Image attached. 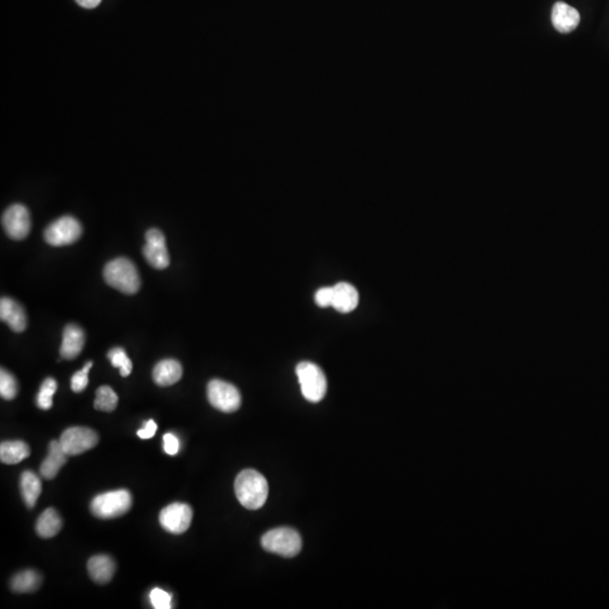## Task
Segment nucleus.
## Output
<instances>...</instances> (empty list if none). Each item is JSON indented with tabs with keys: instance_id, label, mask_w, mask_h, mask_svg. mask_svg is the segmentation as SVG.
I'll return each mask as SVG.
<instances>
[{
	"instance_id": "obj_32",
	"label": "nucleus",
	"mask_w": 609,
	"mask_h": 609,
	"mask_svg": "<svg viewBox=\"0 0 609 609\" xmlns=\"http://www.w3.org/2000/svg\"><path fill=\"white\" fill-rule=\"evenodd\" d=\"M101 1L102 0H76V3H78L79 6L87 9L95 8V7L99 6Z\"/></svg>"
},
{
	"instance_id": "obj_20",
	"label": "nucleus",
	"mask_w": 609,
	"mask_h": 609,
	"mask_svg": "<svg viewBox=\"0 0 609 609\" xmlns=\"http://www.w3.org/2000/svg\"><path fill=\"white\" fill-rule=\"evenodd\" d=\"M29 455L31 449L24 441H5L0 445V459L7 465L21 463Z\"/></svg>"
},
{
	"instance_id": "obj_27",
	"label": "nucleus",
	"mask_w": 609,
	"mask_h": 609,
	"mask_svg": "<svg viewBox=\"0 0 609 609\" xmlns=\"http://www.w3.org/2000/svg\"><path fill=\"white\" fill-rule=\"evenodd\" d=\"M149 599L156 609H169L172 607V596L161 588L152 589Z\"/></svg>"
},
{
	"instance_id": "obj_3",
	"label": "nucleus",
	"mask_w": 609,
	"mask_h": 609,
	"mask_svg": "<svg viewBox=\"0 0 609 609\" xmlns=\"http://www.w3.org/2000/svg\"><path fill=\"white\" fill-rule=\"evenodd\" d=\"M262 547L266 552L283 557H294L301 551V537L292 528L280 527L268 531L261 539Z\"/></svg>"
},
{
	"instance_id": "obj_23",
	"label": "nucleus",
	"mask_w": 609,
	"mask_h": 609,
	"mask_svg": "<svg viewBox=\"0 0 609 609\" xmlns=\"http://www.w3.org/2000/svg\"><path fill=\"white\" fill-rule=\"evenodd\" d=\"M119 397L110 386H101L96 391L94 408L103 412H113L117 406Z\"/></svg>"
},
{
	"instance_id": "obj_2",
	"label": "nucleus",
	"mask_w": 609,
	"mask_h": 609,
	"mask_svg": "<svg viewBox=\"0 0 609 609\" xmlns=\"http://www.w3.org/2000/svg\"><path fill=\"white\" fill-rule=\"evenodd\" d=\"M103 274L108 286L123 294H134L141 289V275L137 266L126 257H119L108 262Z\"/></svg>"
},
{
	"instance_id": "obj_19",
	"label": "nucleus",
	"mask_w": 609,
	"mask_h": 609,
	"mask_svg": "<svg viewBox=\"0 0 609 609\" xmlns=\"http://www.w3.org/2000/svg\"><path fill=\"white\" fill-rule=\"evenodd\" d=\"M62 519L53 508H49L38 517L36 522V533L42 538H52L62 531Z\"/></svg>"
},
{
	"instance_id": "obj_7",
	"label": "nucleus",
	"mask_w": 609,
	"mask_h": 609,
	"mask_svg": "<svg viewBox=\"0 0 609 609\" xmlns=\"http://www.w3.org/2000/svg\"><path fill=\"white\" fill-rule=\"evenodd\" d=\"M80 222L71 216H64L50 224L44 231V239L49 245H71L82 236Z\"/></svg>"
},
{
	"instance_id": "obj_30",
	"label": "nucleus",
	"mask_w": 609,
	"mask_h": 609,
	"mask_svg": "<svg viewBox=\"0 0 609 609\" xmlns=\"http://www.w3.org/2000/svg\"><path fill=\"white\" fill-rule=\"evenodd\" d=\"M164 450L169 455L174 456L178 452L180 449V441L175 434H166L164 436Z\"/></svg>"
},
{
	"instance_id": "obj_5",
	"label": "nucleus",
	"mask_w": 609,
	"mask_h": 609,
	"mask_svg": "<svg viewBox=\"0 0 609 609\" xmlns=\"http://www.w3.org/2000/svg\"><path fill=\"white\" fill-rule=\"evenodd\" d=\"M303 396L312 403L321 402L327 389V377L317 364L303 361L296 368Z\"/></svg>"
},
{
	"instance_id": "obj_6",
	"label": "nucleus",
	"mask_w": 609,
	"mask_h": 609,
	"mask_svg": "<svg viewBox=\"0 0 609 609\" xmlns=\"http://www.w3.org/2000/svg\"><path fill=\"white\" fill-rule=\"evenodd\" d=\"M207 396L211 406L224 413L236 412L242 404L238 389L220 379H213L208 384Z\"/></svg>"
},
{
	"instance_id": "obj_4",
	"label": "nucleus",
	"mask_w": 609,
	"mask_h": 609,
	"mask_svg": "<svg viewBox=\"0 0 609 609\" xmlns=\"http://www.w3.org/2000/svg\"><path fill=\"white\" fill-rule=\"evenodd\" d=\"M132 507L131 493L128 490L110 491L93 499L91 510L101 519L117 518L126 515Z\"/></svg>"
},
{
	"instance_id": "obj_21",
	"label": "nucleus",
	"mask_w": 609,
	"mask_h": 609,
	"mask_svg": "<svg viewBox=\"0 0 609 609\" xmlns=\"http://www.w3.org/2000/svg\"><path fill=\"white\" fill-rule=\"evenodd\" d=\"M21 492L24 502L27 507L33 508L38 502V496H41V480L36 473L25 471L21 478Z\"/></svg>"
},
{
	"instance_id": "obj_15",
	"label": "nucleus",
	"mask_w": 609,
	"mask_h": 609,
	"mask_svg": "<svg viewBox=\"0 0 609 609\" xmlns=\"http://www.w3.org/2000/svg\"><path fill=\"white\" fill-rule=\"evenodd\" d=\"M183 368L178 360L165 359L158 362L152 371V378L158 386H172L182 378Z\"/></svg>"
},
{
	"instance_id": "obj_16",
	"label": "nucleus",
	"mask_w": 609,
	"mask_h": 609,
	"mask_svg": "<svg viewBox=\"0 0 609 609\" xmlns=\"http://www.w3.org/2000/svg\"><path fill=\"white\" fill-rule=\"evenodd\" d=\"M68 455L62 448V443L53 440L49 445V454L40 467L42 478L45 480H53L58 475L59 471L64 464L67 463Z\"/></svg>"
},
{
	"instance_id": "obj_9",
	"label": "nucleus",
	"mask_w": 609,
	"mask_h": 609,
	"mask_svg": "<svg viewBox=\"0 0 609 609\" xmlns=\"http://www.w3.org/2000/svg\"><path fill=\"white\" fill-rule=\"evenodd\" d=\"M192 518V508L189 504L176 502L164 508L159 515V522L165 531L180 535L189 529Z\"/></svg>"
},
{
	"instance_id": "obj_17",
	"label": "nucleus",
	"mask_w": 609,
	"mask_h": 609,
	"mask_svg": "<svg viewBox=\"0 0 609 609\" xmlns=\"http://www.w3.org/2000/svg\"><path fill=\"white\" fill-rule=\"evenodd\" d=\"M359 303V294L357 289L347 282H340L333 287L332 307L338 312H352Z\"/></svg>"
},
{
	"instance_id": "obj_14",
	"label": "nucleus",
	"mask_w": 609,
	"mask_h": 609,
	"mask_svg": "<svg viewBox=\"0 0 609 609\" xmlns=\"http://www.w3.org/2000/svg\"><path fill=\"white\" fill-rule=\"evenodd\" d=\"M85 345V334L80 327L69 324L64 327L60 354L66 360H73L80 354Z\"/></svg>"
},
{
	"instance_id": "obj_11",
	"label": "nucleus",
	"mask_w": 609,
	"mask_h": 609,
	"mask_svg": "<svg viewBox=\"0 0 609 609\" xmlns=\"http://www.w3.org/2000/svg\"><path fill=\"white\" fill-rule=\"evenodd\" d=\"M143 254L147 262L154 268L164 270L169 266V254L166 248V239L158 229H149L146 233V245Z\"/></svg>"
},
{
	"instance_id": "obj_1",
	"label": "nucleus",
	"mask_w": 609,
	"mask_h": 609,
	"mask_svg": "<svg viewBox=\"0 0 609 609\" xmlns=\"http://www.w3.org/2000/svg\"><path fill=\"white\" fill-rule=\"evenodd\" d=\"M235 493L243 507L257 510L264 506L268 499V481L255 469H244L235 480Z\"/></svg>"
},
{
	"instance_id": "obj_28",
	"label": "nucleus",
	"mask_w": 609,
	"mask_h": 609,
	"mask_svg": "<svg viewBox=\"0 0 609 609\" xmlns=\"http://www.w3.org/2000/svg\"><path fill=\"white\" fill-rule=\"evenodd\" d=\"M92 367H93V362H87L82 371L73 373V376L71 377V389L75 393H80V392L84 391L85 388L87 387L88 373L91 371Z\"/></svg>"
},
{
	"instance_id": "obj_8",
	"label": "nucleus",
	"mask_w": 609,
	"mask_h": 609,
	"mask_svg": "<svg viewBox=\"0 0 609 609\" xmlns=\"http://www.w3.org/2000/svg\"><path fill=\"white\" fill-rule=\"evenodd\" d=\"M59 441L68 456H77L97 446L99 436L92 429L71 427L64 430Z\"/></svg>"
},
{
	"instance_id": "obj_10",
	"label": "nucleus",
	"mask_w": 609,
	"mask_h": 609,
	"mask_svg": "<svg viewBox=\"0 0 609 609\" xmlns=\"http://www.w3.org/2000/svg\"><path fill=\"white\" fill-rule=\"evenodd\" d=\"M3 227L7 235L15 241H22L31 231V216L23 204H13L3 213Z\"/></svg>"
},
{
	"instance_id": "obj_13",
	"label": "nucleus",
	"mask_w": 609,
	"mask_h": 609,
	"mask_svg": "<svg viewBox=\"0 0 609 609\" xmlns=\"http://www.w3.org/2000/svg\"><path fill=\"white\" fill-rule=\"evenodd\" d=\"M0 318L6 322L16 333L23 332L27 327V317L23 307L10 298L3 297L0 301Z\"/></svg>"
},
{
	"instance_id": "obj_26",
	"label": "nucleus",
	"mask_w": 609,
	"mask_h": 609,
	"mask_svg": "<svg viewBox=\"0 0 609 609\" xmlns=\"http://www.w3.org/2000/svg\"><path fill=\"white\" fill-rule=\"evenodd\" d=\"M18 384L17 380L8 373L6 369L0 371V395L3 399L10 401L17 396Z\"/></svg>"
},
{
	"instance_id": "obj_31",
	"label": "nucleus",
	"mask_w": 609,
	"mask_h": 609,
	"mask_svg": "<svg viewBox=\"0 0 609 609\" xmlns=\"http://www.w3.org/2000/svg\"><path fill=\"white\" fill-rule=\"evenodd\" d=\"M156 431H157V424L154 420H149L145 423V427L141 429L137 434L138 437L141 438L143 440H147V439L154 437Z\"/></svg>"
},
{
	"instance_id": "obj_18",
	"label": "nucleus",
	"mask_w": 609,
	"mask_h": 609,
	"mask_svg": "<svg viewBox=\"0 0 609 609\" xmlns=\"http://www.w3.org/2000/svg\"><path fill=\"white\" fill-rule=\"evenodd\" d=\"M115 562L108 555H95L87 563L88 573L99 585L110 582L115 572Z\"/></svg>"
},
{
	"instance_id": "obj_22",
	"label": "nucleus",
	"mask_w": 609,
	"mask_h": 609,
	"mask_svg": "<svg viewBox=\"0 0 609 609\" xmlns=\"http://www.w3.org/2000/svg\"><path fill=\"white\" fill-rule=\"evenodd\" d=\"M42 578L34 570H25L15 574L10 581V588L16 594L34 592L41 586Z\"/></svg>"
},
{
	"instance_id": "obj_12",
	"label": "nucleus",
	"mask_w": 609,
	"mask_h": 609,
	"mask_svg": "<svg viewBox=\"0 0 609 609\" xmlns=\"http://www.w3.org/2000/svg\"><path fill=\"white\" fill-rule=\"evenodd\" d=\"M552 23L559 32L563 34L571 33L580 23V14L568 3L559 1L552 10Z\"/></svg>"
},
{
	"instance_id": "obj_29",
	"label": "nucleus",
	"mask_w": 609,
	"mask_h": 609,
	"mask_svg": "<svg viewBox=\"0 0 609 609\" xmlns=\"http://www.w3.org/2000/svg\"><path fill=\"white\" fill-rule=\"evenodd\" d=\"M315 301L318 306L327 308L332 307L333 287H324L318 289L315 294Z\"/></svg>"
},
{
	"instance_id": "obj_24",
	"label": "nucleus",
	"mask_w": 609,
	"mask_h": 609,
	"mask_svg": "<svg viewBox=\"0 0 609 609\" xmlns=\"http://www.w3.org/2000/svg\"><path fill=\"white\" fill-rule=\"evenodd\" d=\"M57 388H58V384H57L56 379L47 378L42 382L41 388L38 394V399H36L38 408L41 410H50L52 408L53 395L56 393Z\"/></svg>"
},
{
	"instance_id": "obj_25",
	"label": "nucleus",
	"mask_w": 609,
	"mask_h": 609,
	"mask_svg": "<svg viewBox=\"0 0 609 609\" xmlns=\"http://www.w3.org/2000/svg\"><path fill=\"white\" fill-rule=\"evenodd\" d=\"M112 366L119 368L120 375L122 377H128L132 371V362L127 356L126 351L122 348H114L108 353Z\"/></svg>"
}]
</instances>
